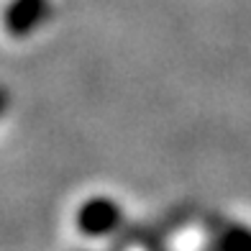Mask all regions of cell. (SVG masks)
Segmentation results:
<instances>
[{
  "label": "cell",
  "mask_w": 251,
  "mask_h": 251,
  "mask_svg": "<svg viewBox=\"0 0 251 251\" xmlns=\"http://www.w3.org/2000/svg\"><path fill=\"white\" fill-rule=\"evenodd\" d=\"M8 100H10V98H8V90L0 87V116H3V113L8 110Z\"/></svg>",
  "instance_id": "4"
},
{
  "label": "cell",
  "mask_w": 251,
  "mask_h": 251,
  "mask_svg": "<svg viewBox=\"0 0 251 251\" xmlns=\"http://www.w3.org/2000/svg\"><path fill=\"white\" fill-rule=\"evenodd\" d=\"M205 251H251V228L223 223L213 231V238Z\"/></svg>",
  "instance_id": "3"
},
{
  "label": "cell",
  "mask_w": 251,
  "mask_h": 251,
  "mask_svg": "<svg viewBox=\"0 0 251 251\" xmlns=\"http://www.w3.org/2000/svg\"><path fill=\"white\" fill-rule=\"evenodd\" d=\"M121 221H123L121 205L110 198H102V195L85 200L79 205L77 215H75V223L79 228V233L93 236V238L113 233L121 226Z\"/></svg>",
  "instance_id": "1"
},
{
  "label": "cell",
  "mask_w": 251,
  "mask_h": 251,
  "mask_svg": "<svg viewBox=\"0 0 251 251\" xmlns=\"http://www.w3.org/2000/svg\"><path fill=\"white\" fill-rule=\"evenodd\" d=\"M49 13V0H10L3 10V28L13 39L33 33Z\"/></svg>",
  "instance_id": "2"
}]
</instances>
